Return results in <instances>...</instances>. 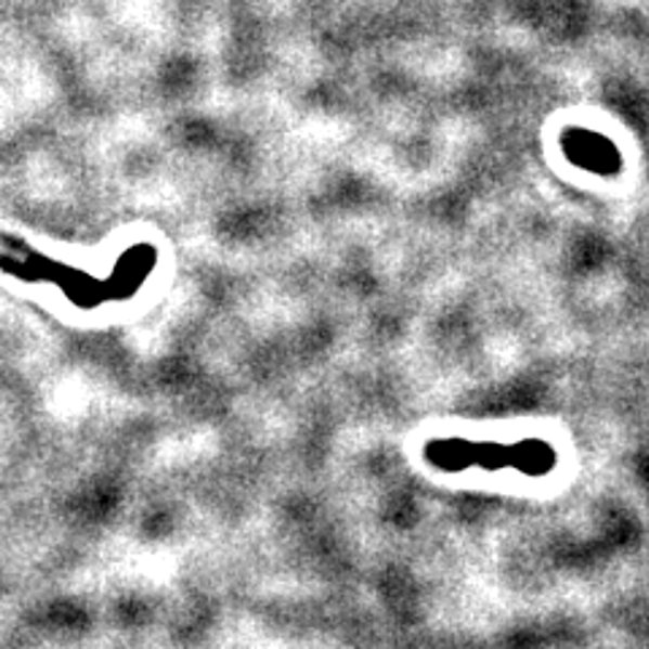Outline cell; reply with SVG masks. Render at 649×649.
<instances>
[{
	"instance_id": "3957f363",
	"label": "cell",
	"mask_w": 649,
	"mask_h": 649,
	"mask_svg": "<svg viewBox=\"0 0 649 649\" xmlns=\"http://www.w3.org/2000/svg\"><path fill=\"white\" fill-rule=\"evenodd\" d=\"M425 457L430 466L441 468V471H463V468L473 466L477 444L466 439H436L425 446Z\"/></svg>"
},
{
	"instance_id": "7a4b0ae2",
	"label": "cell",
	"mask_w": 649,
	"mask_h": 649,
	"mask_svg": "<svg viewBox=\"0 0 649 649\" xmlns=\"http://www.w3.org/2000/svg\"><path fill=\"white\" fill-rule=\"evenodd\" d=\"M555 463H558V455L542 439H525L520 444L509 446V466L528 473V477H544V473L553 471Z\"/></svg>"
},
{
	"instance_id": "277c9868",
	"label": "cell",
	"mask_w": 649,
	"mask_h": 649,
	"mask_svg": "<svg viewBox=\"0 0 649 649\" xmlns=\"http://www.w3.org/2000/svg\"><path fill=\"white\" fill-rule=\"evenodd\" d=\"M477 466H482L484 471H498V468L509 466V446L501 444H477Z\"/></svg>"
},
{
	"instance_id": "6da1fadb",
	"label": "cell",
	"mask_w": 649,
	"mask_h": 649,
	"mask_svg": "<svg viewBox=\"0 0 649 649\" xmlns=\"http://www.w3.org/2000/svg\"><path fill=\"white\" fill-rule=\"evenodd\" d=\"M560 146H563L566 157L574 166L598 173V177H618L620 168H623V157H620V150L614 146V141L596 133V130L569 128L563 133V139H560Z\"/></svg>"
}]
</instances>
